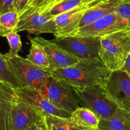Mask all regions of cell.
I'll use <instances>...</instances> for the list:
<instances>
[{
    "label": "cell",
    "mask_w": 130,
    "mask_h": 130,
    "mask_svg": "<svg viewBox=\"0 0 130 130\" xmlns=\"http://www.w3.org/2000/svg\"><path fill=\"white\" fill-rule=\"evenodd\" d=\"M53 76L64 80L75 89H83L93 85L106 87L111 74L100 57L81 59L71 67L49 71Z\"/></svg>",
    "instance_id": "1"
},
{
    "label": "cell",
    "mask_w": 130,
    "mask_h": 130,
    "mask_svg": "<svg viewBox=\"0 0 130 130\" xmlns=\"http://www.w3.org/2000/svg\"><path fill=\"white\" fill-rule=\"evenodd\" d=\"M130 54V29L100 38L99 57L110 71L121 70Z\"/></svg>",
    "instance_id": "2"
},
{
    "label": "cell",
    "mask_w": 130,
    "mask_h": 130,
    "mask_svg": "<svg viewBox=\"0 0 130 130\" xmlns=\"http://www.w3.org/2000/svg\"><path fill=\"white\" fill-rule=\"evenodd\" d=\"M75 90L84 107L91 110L100 120L111 117L120 108L105 87L93 85Z\"/></svg>",
    "instance_id": "3"
},
{
    "label": "cell",
    "mask_w": 130,
    "mask_h": 130,
    "mask_svg": "<svg viewBox=\"0 0 130 130\" xmlns=\"http://www.w3.org/2000/svg\"><path fill=\"white\" fill-rule=\"evenodd\" d=\"M39 90L58 109L71 113L79 107L75 89L62 79L51 75Z\"/></svg>",
    "instance_id": "4"
},
{
    "label": "cell",
    "mask_w": 130,
    "mask_h": 130,
    "mask_svg": "<svg viewBox=\"0 0 130 130\" xmlns=\"http://www.w3.org/2000/svg\"><path fill=\"white\" fill-rule=\"evenodd\" d=\"M11 71L16 76L21 88L39 90L46 82L51 73L30 62L20 56L6 58Z\"/></svg>",
    "instance_id": "5"
},
{
    "label": "cell",
    "mask_w": 130,
    "mask_h": 130,
    "mask_svg": "<svg viewBox=\"0 0 130 130\" xmlns=\"http://www.w3.org/2000/svg\"><path fill=\"white\" fill-rule=\"evenodd\" d=\"M103 1L104 0H91L55 17L57 28V32L54 34L55 38L74 35L79 29L80 24L85 14Z\"/></svg>",
    "instance_id": "6"
},
{
    "label": "cell",
    "mask_w": 130,
    "mask_h": 130,
    "mask_svg": "<svg viewBox=\"0 0 130 130\" xmlns=\"http://www.w3.org/2000/svg\"><path fill=\"white\" fill-rule=\"evenodd\" d=\"M52 41L80 59L99 57L100 38L99 37L67 36L55 38Z\"/></svg>",
    "instance_id": "7"
},
{
    "label": "cell",
    "mask_w": 130,
    "mask_h": 130,
    "mask_svg": "<svg viewBox=\"0 0 130 130\" xmlns=\"http://www.w3.org/2000/svg\"><path fill=\"white\" fill-rule=\"evenodd\" d=\"M125 29L129 28L126 23L114 11L89 25L79 28L77 33L72 36L102 38Z\"/></svg>",
    "instance_id": "8"
},
{
    "label": "cell",
    "mask_w": 130,
    "mask_h": 130,
    "mask_svg": "<svg viewBox=\"0 0 130 130\" xmlns=\"http://www.w3.org/2000/svg\"><path fill=\"white\" fill-rule=\"evenodd\" d=\"M27 31L29 34H38L43 33H52L57 32L55 16L49 13L43 14L34 12H24L20 15V20L16 32Z\"/></svg>",
    "instance_id": "9"
},
{
    "label": "cell",
    "mask_w": 130,
    "mask_h": 130,
    "mask_svg": "<svg viewBox=\"0 0 130 130\" xmlns=\"http://www.w3.org/2000/svg\"><path fill=\"white\" fill-rule=\"evenodd\" d=\"M106 89L119 108L130 112V77L125 70L112 71Z\"/></svg>",
    "instance_id": "10"
},
{
    "label": "cell",
    "mask_w": 130,
    "mask_h": 130,
    "mask_svg": "<svg viewBox=\"0 0 130 130\" xmlns=\"http://www.w3.org/2000/svg\"><path fill=\"white\" fill-rule=\"evenodd\" d=\"M17 95L20 100L26 103L42 116L54 115L69 118L71 113L55 107L39 90L30 88H20L16 90Z\"/></svg>",
    "instance_id": "11"
},
{
    "label": "cell",
    "mask_w": 130,
    "mask_h": 130,
    "mask_svg": "<svg viewBox=\"0 0 130 130\" xmlns=\"http://www.w3.org/2000/svg\"><path fill=\"white\" fill-rule=\"evenodd\" d=\"M43 118V116L20 100L17 95L11 106L9 130H26L32 125L39 123Z\"/></svg>",
    "instance_id": "12"
},
{
    "label": "cell",
    "mask_w": 130,
    "mask_h": 130,
    "mask_svg": "<svg viewBox=\"0 0 130 130\" xmlns=\"http://www.w3.org/2000/svg\"><path fill=\"white\" fill-rule=\"evenodd\" d=\"M33 39L43 47L46 53L50 65L48 71L71 67L79 61V58L60 47L52 40H48L39 36Z\"/></svg>",
    "instance_id": "13"
},
{
    "label": "cell",
    "mask_w": 130,
    "mask_h": 130,
    "mask_svg": "<svg viewBox=\"0 0 130 130\" xmlns=\"http://www.w3.org/2000/svg\"><path fill=\"white\" fill-rule=\"evenodd\" d=\"M16 98V89L0 81V130H9L11 106Z\"/></svg>",
    "instance_id": "14"
},
{
    "label": "cell",
    "mask_w": 130,
    "mask_h": 130,
    "mask_svg": "<svg viewBox=\"0 0 130 130\" xmlns=\"http://www.w3.org/2000/svg\"><path fill=\"white\" fill-rule=\"evenodd\" d=\"M125 0H104L90 8L83 17L80 28L94 22L98 19L115 11L117 6Z\"/></svg>",
    "instance_id": "15"
},
{
    "label": "cell",
    "mask_w": 130,
    "mask_h": 130,
    "mask_svg": "<svg viewBox=\"0 0 130 130\" xmlns=\"http://www.w3.org/2000/svg\"><path fill=\"white\" fill-rule=\"evenodd\" d=\"M70 120L81 130H90L99 127V117L91 110L79 107L71 113Z\"/></svg>",
    "instance_id": "16"
},
{
    "label": "cell",
    "mask_w": 130,
    "mask_h": 130,
    "mask_svg": "<svg viewBox=\"0 0 130 130\" xmlns=\"http://www.w3.org/2000/svg\"><path fill=\"white\" fill-rule=\"evenodd\" d=\"M100 130H130V112L119 108L113 115L100 121Z\"/></svg>",
    "instance_id": "17"
},
{
    "label": "cell",
    "mask_w": 130,
    "mask_h": 130,
    "mask_svg": "<svg viewBox=\"0 0 130 130\" xmlns=\"http://www.w3.org/2000/svg\"><path fill=\"white\" fill-rule=\"evenodd\" d=\"M30 41L31 45L27 59L36 66L44 70H49L50 66L49 60L43 47L36 42L33 38H30Z\"/></svg>",
    "instance_id": "18"
},
{
    "label": "cell",
    "mask_w": 130,
    "mask_h": 130,
    "mask_svg": "<svg viewBox=\"0 0 130 130\" xmlns=\"http://www.w3.org/2000/svg\"><path fill=\"white\" fill-rule=\"evenodd\" d=\"M20 20V15L16 10L0 15V36L6 37L10 33L16 31Z\"/></svg>",
    "instance_id": "19"
},
{
    "label": "cell",
    "mask_w": 130,
    "mask_h": 130,
    "mask_svg": "<svg viewBox=\"0 0 130 130\" xmlns=\"http://www.w3.org/2000/svg\"><path fill=\"white\" fill-rule=\"evenodd\" d=\"M44 120L48 130H81L68 118L47 115Z\"/></svg>",
    "instance_id": "20"
},
{
    "label": "cell",
    "mask_w": 130,
    "mask_h": 130,
    "mask_svg": "<svg viewBox=\"0 0 130 130\" xmlns=\"http://www.w3.org/2000/svg\"><path fill=\"white\" fill-rule=\"evenodd\" d=\"M0 81L3 82L17 90L21 88L16 76L11 71L6 58L0 53Z\"/></svg>",
    "instance_id": "21"
},
{
    "label": "cell",
    "mask_w": 130,
    "mask_h": 130,
    "mask_svg": "<svg viewBox=\"0 0 130 130\" xmlns=\"http://www.w3.org/2000/svg\"><path fill=\"white\" fill-rule=\"evenodd\" d=\"M6 38L10 46L8 52L4 54L5 58H11L19 56V52L21 50L22 44L21 38L17 32L13 31L6 36Z\"/></svg>",
    "instance_id": "22"
},
{
    "label": "cell",
    "mask_w": 130,
    "mask_h": 130,
    "mask_svg": "<svg viewBox=\"0 0 130 130\" xmlns=\"http://www.w3.org/2000/svg\"><path fill=\"white\" fill-rule=\"evenodd\" d=\"M84 3H86L85 0H63L46 12L55 17L59 14L73 9L74 8L77 7Z\"/></svg>",
    "instance_id": "23"
},
{
    "label": "cell",
    "mask_w": 130,
    "mask_h": 130,
    "mask_svg": "<svg viewBox=\"0 0 130 130\" xmlns=\"http://www.w3.org/2000/svg\"><path fill=\"white\" fill-rule=\"evenodd\" d=\"M115 11L126 23L130 29V1L121 3L117 6Z\"/></svg>",
    "instance_id": "24"
},
{
    "label": "cell",
    "mask_w": 130,
    "mask_h": 130,
    "mask_svg": "<svg viewBox=\"0 0 130 130\" xmlns=\"http://www.w3.org/2000/svg\"><path fill=\"white\" fill-rule=\"evenodd\" d=\"M52 0H33L24 10V12L30 13L37 11L42 14ZM22 13V14H23Z\"/></svg>",
    "instance_id": "25"
},
{
    "label": "cell",
    "mask_w": 130,
    "mask_h": 130,
    "mask_svg": "<svg viewBox=\"0 0 130 130\" xmlns=\"http://www.w3.org/2000/svg\"><path fill=\"white\" fill-rule=\"evenodd\" d=\"M14 2L15 0H0V15L15 10Z\"/></svg>",
    "instance_id": "26"
},
{
    "label": "cell",
    "mask_w": 130,
    "mask_h": 130,
    "mask_svg": "<svg viewBox=\"0 0 130 130\" xmlns=\"http://www.w3.org/2000/svg\"><path fill=\"white\" fill-rule=\"evenodd\" d=\"M29 2H30V0H15V2H14L15 10L20 15L27 8Z\"/></svg>",
    "instance_id": "27"
},
{
    "label": "cell",
    "mask_w": 130,
    "mask_h": 130,
    "mask_svg": "<svg viewBox=\"0 0 130 130\" xmlns=\"http://www.w3.org/2000/svg\"><path fill=\"white\" fill-rule=\"evenodd\" d=\"M62 1H63V0H52V1L50 2V3L48 5V6L45 8V9H44L43 13L46 12V11H49V10H50L51 8H52L53 6H55L56 5L60 3V2H62ZM43 13H42V14H43Z\"/></svg>",
    "instance_id": "28"
},
{
    "label": "cell",
    "mask_w": 130,
    "mask_h": 130,
    "mask_svg": "<svg viewBox=\"0 0 130 130\" xmlns=\"http://www.w3.org/2000/svg\"><path fill=\"white\" fill-rule=\"evenodd\" d=\"M123 69L124 70H125L126 72L128 74V75H129L130 77V54L129 56H128V58H127L125 64H124V67L123 68Z\"/></svg>",
    "instance_id": "29"
},
{
    "label": "cell",
    "mask_w": 130,
    "mask_h": 130,
    "mask_svg": "<svg viewBox=\"0 0 130 130\" xmlns=\"http://www.w3.org/2000/svg\"><path fill=\"white\" fill-rule=\"evenodd\" d=\"M37 130H48L46 126L45 122H44V118H43V119L41 121H40V122L38 123V129H37Z\"/></svg>",
    "instance_id": "30"
},
{
    "label": "cell",
    "mask_w": 130,
    "mask_h": 130,
    "mask_svg": "<svg viewBox=\"0 0 130 130\" xmlns=\"http://www.w3.org/2000/svg\"><path fill=\"white\" fill-rule=\"evenodd\" d=\"M38 124H37L32 125V126H30V127H29L28 129H27L26 130H37V129H38Z\"/></svg>",
    "instance_id": "31"
},
{
    "label": "cell",
    "mask_w": 130,
    "mask_h": 130,
    "mask_svg": "<svg viewBox=\"0 0 130 130\" xmlns=\"http://www.w3.org/2000/svg\"><path fill=\"white\" fill-rule=\"evenodd\" d=\"M90 130H100L99 128H96V129H90Z\"/></svg>",
    "instance_id": "32"
},
{
    "label": "cell",
    "mask_w": 130,
    "mask_h": 130,
    "mask_svg": "<svg viewBox=\"0 0 130 130\" xmlns=\"http://www.w3.org/2000/svg\"><path fill=\"white\" fill-rule=\"evenodd\" d=\"M91 1V0H85L86 2H88V1Z\"/></svg>",
    "instance_id": "33"
},
{
    "label": "cell",
    "mask_w": 130,
    "mask_h": 130,
    "mask_svg": "<svg viewBox=\"0 0 130 130\" xmlns=\"http://www.w3.org/2000/svg\"><path fill=\"white\" fill-rule=\"evenodd\" d=\"M130 1V0H125V1Z\"/></svg>",
    "instance_id": "34"
}]
</instances>
